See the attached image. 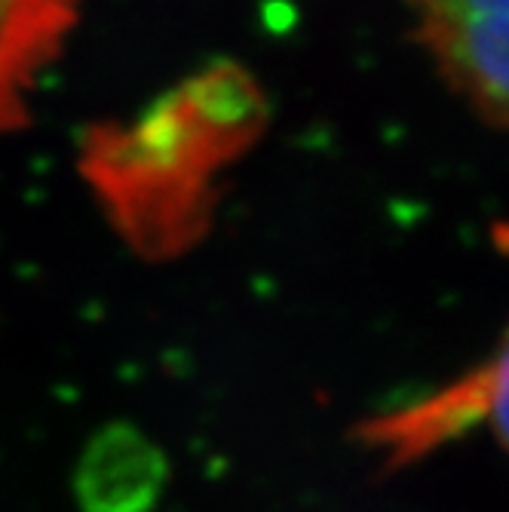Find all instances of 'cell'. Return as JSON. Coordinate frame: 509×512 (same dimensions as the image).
<instances>
[{"label": "cell", "instance_id": "4", "mask_svg": "<svg viewBox=\"0 0 509 512\" xmlns=\"http://www.w3.org/2000/svg\"><path fill=\"white\" fill-rule=\"evenodd\" d=\"M80 22V0H0V138L31 123V96Z\"/></svg>", "mask_w": 509, "mask_h": 512}, {"label": "cell", "instance_id": "1", "mask_svg": "<svg viewBox=\"0 0 509 512\" xmlns=\"http://www.w3.org/2000/svg\"><path fill=\"white\" fill-rule=\"evenodd\" d=\"M270 102L237 62L166 86L132 117L92 123L77 172L117 240L142 261L191 255L212 230L224 178L264 138Z\"/></svg>", "mask_w": 509, "mask_h": 512}, {"label": "cell", "instance_id": "2", "mask_svg": "<svg viewBox=\"0 0 509 512\" xmlns=\"http://www.w3.org/2000/svg\"><path fill=\"white\" fill-rule=\"evenodd\" d=\"M476 424H488L509 454V329L494 353L467 375L439 387L421 402L365 417L356 424L353 439L381 463V470L393 473L464 436Z\"/></svg>", "mask_w": 509, "mask_h": 512}, {"label": "cell", "instance_id": "3", "mask_svg": "<svg viewBox=\"0 0 509 512\" xmlns=\"http://www.w3.org/2000/svg\"><path fill=\"white\" fill-rule=\"evenodd\" d=\"M414 37L482 120L509 129V0H411Z\"/></svg>", "mask_w": 509, "mask_h": 512}]
</instances>
